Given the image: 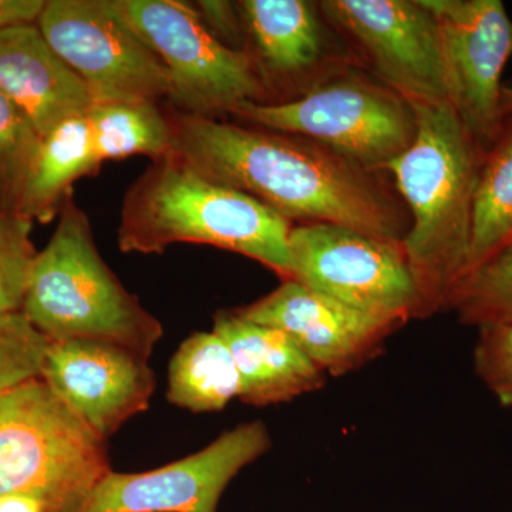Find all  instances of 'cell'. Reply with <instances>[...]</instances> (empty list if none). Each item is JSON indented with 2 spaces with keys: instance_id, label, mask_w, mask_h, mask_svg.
Returning a JSON list of instances; mask_svg holds the SVG:
<instances>
[{
  "instance_id": "6da1fadb",
  "label": "cell",
  "mask_w": 512,
  "mask_h": 512,
  "mask_svg": "<svg viewBox=\"0 0 512 512\" xmlns=\"http://www.w3.org/2000/svg\"><path fill=\"white\" fill-rule=\"evenodd\" d=\"M170 121L173 153L286 220L328 222L396 242L409 232V211L386 174L366 170L322 144L191 113Z\"/></svg>"
},
{
  "instance_id": "7a4b0ae2",
  "label": "cell",
  "mask_w": 512,
  "mask_h": 512,
  "mask_svg": "<svg viewBox=\"0 0 512 512\" xmlns=\"http://www.w3.org/2000/svg\"><path fill=\"white\" fill-rule=\"evenodd\" d=\"M412 106L416 137L384 173L409 211L403 247L419 289V318H426L446 308L466 272L484 153L451 104Z\"/></svg>"
},
{
  "instance_id": "3957f363",
  "label": "cell",
  "mask_w": 512,
  "mask_h": 512,
  "mask_svg": "<svg viewBox=\"0 0 512 512\" xmlns=\"http://www.w3.org/2000/svg\"><path fill=\"white\" fill-rule=\"evenodd\" d=\"M292 222L251 195L205 177L175 153L153 160L124 195L123 252L163 254L174 244H201L255 259L292 279Z\"/></svg>"
},
{
  "instance_id": "277c9868",
  "label": "cell",
  "mask_w": 512,
  "mask_h": 512,
  "mask_svg": "<svg viewBox=\"0 0 512 512\" xmlns=\"http://www.w3.org/2000/svg\"><path fill=\"white\" fill-rule=\"evenodd\" d=\"M23 315L52 342L116 343L148 360L163 326L121 285L97 251L89 218L64 201L49 244L36 256Z\"/></svg>"
},
{
  "instance_id": "5b68a950",
  "label": "cell",
  "mask_w": 512,
  "mask_h": 512,
  "mask_svg": "<svg viewBox=\"0 0 512 512\" xmlns=\"http://www.w3.org/2000/svg\"><path fill=\"white\" fill-rule=\"evenodd\" d=\"M110 471L104 440L40 377L0 394V497L82 512Z\"/></svg>"
},
{
  "instance_id": "8992f818",
  "label": "cell",
  "mask_w": 512,
  "mask_h": 512,
  "mask_svg": "<svg viewBox=\"0 0 512 512\" xmlns=\"http://www.w3.org/2000/svg\"><path fill=\"white\" fill-rule=\"evenodd\" d=\"M232 116L254 127L309 138L373 173H384L417 133L409 100L350 67L295 99L244 103Z\"/></svg>"
},
{
  "instance_id": "52a82bcc",
  "label": "cell",
  "mask_w": 512,
  "mask_h": 512,
  "mask_svg": "<svg viewBox=\"0 0 512 512\" xmlns=\"http://www.w3.org/2000/svg\"><path fill=\"white\" fill-rule=\"evenodd\" d=\"M128 25L158 57L173 100L191 114L234 113L266 103V86L245 50L232 49L208 29L195 6L178 0H117Z\"/></svg>"
},
{
  "instance_id": "ba28073f",
  "label": "cell",
  "mask_w": 512,
  "mask_h": 512,
  "mask_svg": "<svg viewBox=\"0 0 512 512\" xmlns=\"http://www.w3.org/2000/svg\"><path fill=\"white\" fill-rule=\"evenodd\" d=\"M289 249L293 281L375 318L399 325L419 318V289L403 242L302 222L292 228Z\"/></svg>"
},
{
  "instance_id": "9c48e42d",
  "label": "cell",
  "mask_w": 512,
  "mask_h": 512,
  "mask_svg": "<svg viewBox=\"0 0 512 512\" xmlns=\"http://www.w3.org/2000/svg\"><path fill=\"white\" fill-rule=\"evenodd\" d=\"M37 26L94 103L173 100V83L117 0H46Z\"/></svg>"
},
{
  "instance_id": "30bf717a",
  "label": "cell",
  "mask_w": 512,
  "mask_h": 512,
  "mask_svg": "<svg viewBox=\"0 0 512 512\" xmlns=\"http://www.w3.org/2000/svg\"><path fill=\"white\" fill-rule=\"evenodd\" d=\"M318 8L384 86L410 103L450 104L439 25L423 0H323Z\"/></svg>"
},
{
  "instance_id": "8fae6325",
  "label": "cell",
  "mask_w": 512,
  "mask_h": 512,
  "mask_svg": "<svg viewBox=\"0 0 512 512\" xmlns=\"http://www.w3.org/2000/svg\"><path fill=\"white\" fill-rule=\"evenodd\" d=\"M423 2L439 25L451 107L485 154L503 123L501 77L512 56V20L501 0Z\"/></svg>"
},
{
  "instance_id": "7c38bea8",
  "label": "cell",
  "mask_w": 512,
  "mask_h": 512,
  "mask_svg": "<svg viewBox=\"0 0 512 512\" xmlns=\"http://www.w3.org/2000/svg\"><path fill=\"white\" fill-rule=\"evenodd\" d=\"M271 447L262 421L225 431L197 454L147 473L110 471L82 512H218L229 483Z\"/></svg>"
},
{
  "instance_id": "4fadbf2b",
  "label": "cell",
  "mask_w": 512,
  "mask_h": 512,
  "mask_svg": "<svg viewBox=\"0 0 512 512\" xmlns=\"http://www.w3.org/2000/svg\"><path fill=\"white\" fill-rule=\"evenodd\" d=\"M40 379L103 440L144 412L156 387L147 360L94 339L50 343Z\"/></svg>"
},
{
  "instance_id": "5bb4252c",
  "label": "cell",
  "mask_w": 512,
  "mask_h": 512,
  "mask_svg": "<svg viewBox=\"0 0 512 512\" xmlns=\"http://www.w3.org/2000/svg\"><path fill=\"white\" fill-rule=\"evenodd\" d=\"M235 313L282 330L316 366L332 376L365 365L384 340L402 326L350 308L293 279L282 281L275 291Z\"/></svg>"
},
{
  "instance_id": "9a60e30c",
  "label": "cell",
  "mask_w": 512,
  "mask_h": 512,
  "mask_svg": "<svg viewBox=\"0 0 512 512\" xmlns=\"http://www.w3.org/2000/svg\"><path fill=\"white\" fill-rule=\"evenodd\" d=\"M248 55L265 86L272 80L305 83V92L343 67L329 55L328 22L318 3L242 0L237 3Z\"/></svg>"
},
{
  "instance_id": "2e32d148",
  "label": "cell",
  "mask_w": 512,
  "mask_h": 512,
  "mask_svg": "<svg viewBox=\"0 0 512 512\" xmlns=\"http://www.w3.org/2000/svg\"><path fill=\"white\" fill-rule=\"evenodd\" d=\"M0 90L29 117L42 138L93 106L86 84L35 23L0 30Z\"/></svg>"
},
{
  "instance_id": "e0dca14e",
  "label": "cell",
  "mask_w": 512,
  "mask_h": 512,
  "mask_svg": "<svg viewBox=\"0 0 512 512\" xmlns=\"http://www.w3.org/2000/svg\"><path fill=\"white\" fill-rule=\"evenodd\" d=\"M214 332L234 357L239 399L244 403L264 407L289 402L325 383V372L282 330L251 322L234 311L215 315Z\"/></svg>"
},
{
  "instance_id": "ac0fdd59",
  "label": "cell",
  "mask_w": 512,
  "mask_h": 512,
  "mask_svg": "<svg viewBox=\"0 0 512 512\" xmlns=\"http://www.w3.org/2000/svg\"><path fill=\"white\" fill-rule=\"evenodd\" d=\"M100 165L87 114L64 120L43 137L18 212L33 222L49 224L70 197L73 184L96 174Z\"/></svg>"
},
{
  "instance_id": "d6986e66",
  "label": "cell",
  "mask_w": 512,
  "mask_h": 512,
  "mask_svg": "<svg viewBox=\"0 0 512 512\" xmlns=\"http://www.w3.org/2000/svg\"><path fill=\"white\" fill-rule=\"evenodd\" d=\"M501 111L500 133L485 151L478 174L473 237L464 275L512 242V87L504 86Z\"/></svg>"
},
{
  "instance_id": "ffe728a7",
  "label": "cell",
  "mask_w": 512,
  "mask_h": 512,
  "mask_svg": "<svg viewBox=\"0 0 512 512\" xmlns=\"http://www.w3.org/2000/svg\"><path fill=\"white\" fill-rule=\"evenodd\" d=\"M239 397V376L227 343L212 332L185 339L168 367V402L195 413L218 412Z\"/></svg>"
},
{
  "instance_id": "44dd1931",
  "label": "cell",
  "mask_w": 512,
  "mask_h": 512,
  "mask_svg": "<svg viewBox=\"0 0 512 512\" xmlns=\"http://www.w3.org/2000/svg\"><path fill=\"white\" fill-rule=\"evenodd\" d=\"M87 120L100 164L133 156L157 160L173 153L171 121L158 110L157 103H94L87 111Z\"/></svg>"
},
{
  "instance_id": "7402d4cb",
  "label": "cell",
  "mask_w": 512,
  "mask_h": 512,
  "mask_svg": "<svg viewBox=\"0 0 512 512\" xmlns=\"http://www.w3.org/2000/svg\"><path fill=\"white\" fill-rule=\"evenodd\" d=\"M446 308L477 329L512 325V242L467 272L448 296Z\"/></svg>"
},
{
  "instance_id": "603a6c76",
  "label": "cell",
  "mask_w": 512,
  "mask_h": 512,
  "mask_svg": "<svg viewBox=\"0 0 512 512\" xmlns=\"http://www.w3.org/2000/svg\"><path fill=\"white\" fill-rule=\"evenodd\" d=\"M42 140L29 117L0 90V210L19 211Z\"/></svg>"
},
{
  "instance_id": "cb8c5ba5",
  "label": "cell",
  "mask_w": 512,
  "mask_h": 512,
  "mask_svg": "<svg viewBox=\"0 0 512 512\" xmlns=\"http://www.w3.org/2000/svg\"><path fill=\"white\" fill-rule=\"evenodd\" d=\"M33 222L15 211L0 210V315L22 312L33 265Z\"/></svg>"
},
{
  "instance_id": "d4e9b609",
  "label": "cell",
  "mask_w": 512,
  "mask_h": 512,
  "mask_svg": "<svg viewBox=\"0 0 512 512\" xmlns=\"http://www.w3.org/2000/svg\"><path fill=\"white\" fill-rule=\"evenodd\" d=\"M50 343L22 312L0 315V394L40 377Z\"/></svg>"
},
{
  "instance_id": "484cf974",
  "label": "cell",
  "mask_w": 512,
  "mask_h": 512,
  "mask_svg": "<svg viewBox=\"0 0 512 512\" xmlns=\"http://www.w3.org/2000/svg\"><path fill=\"white\" fill-rule=\"evenodd\" d=\"M474 367L498 402L512 407V325L478 329Z\"/></svg>"
},
{
  "instance_id": "4316f807",
  "label": "cell",
  "mask_w": 512,
  "mask_h": 512,
  "mask_svg": "<svg viewBox=\"0 0 512 512\" xmlns=\"http://www.w3.org/2000/svg\"><path fill=\"white\" fill-rule=\"evenodd\" d=\"M195 5L205 25L222 43L232 49L244 50L241 49L245 45L244 29L237 3L204 0Z\"/></svg>"
},
{
  "instance_id": "83f0119b",
  "label": "cell",
  "mask_w": 512,
  "mask_h": 512,
  "mask_svg": "<svg viewBox=\"0 0 512 512\" xmlns=\"http://www.w3.org/2000/svg\"><path fill=\"white\" fill-rule=\"evenodd\" d=\"M46 0H0V30L37 22Z\"/></svg>"
},
{
  "instance_id": "f1b7e54d",
  "label": "cell",
  "mask_w": 512,
  "mask_h": 512,
  "mask_svg": "<svg viewBox=\"0 0 512 512\" xmlns=\"http://www.w3.org/2000/svg\"><path fill=\"white\" fill-rule=\"evenodd\" d=\"M0 512H46V508L29 495L8 494L0 497Z\"/></svg>"
}]
</instances>
